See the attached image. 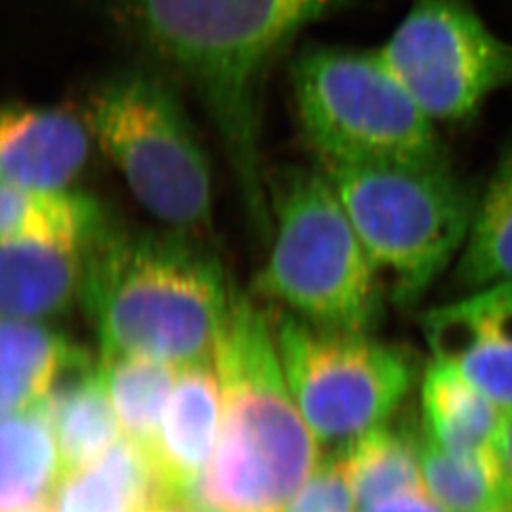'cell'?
<instances>
[{
    "instance_id": "obj_2",
    "label": "cell",
    "mask_w": 512,
    "mask_h": 512,
    "mask_svg": "<svg viewBox=\"0 0 512 512\" xmlns=\"http://www.w3.org/2000/svg\"><path fill=\"white\" fill-rule=\"evenodd\" d=\"M232 294L218 257L193 234L108 224L85 252L80 297L102 357L208 362Z\"/></svg>"
},
{
    "instance_id": "obj_28",
    "label": "cell",
    "mask_w": 512,
    "mask_h": 512,
    "mask_svg": "<svg viewBox=\"0 0 512 512\" xmlns=\"http://www.w3.org/2000/svg\"><path fill=\"white\" fill-rule=\"evenodd\" d=\"M489 512H512V504H509V506H504V508L494 509V511Z\"/></svg>"
},
{
    "instance_id": "obj_19",
    "label": "cell",
    "mask_w": 512,
    "mask_h": 512,
    "mask_svg": "<svg viewBox=\"0 0 512 512\" xmlns=\"http://www.w3.org/2000/svg\"><path fill=\"white\" fill-rule=\"evenodd\" d=\"M0 408L4 416L34 410L83 350L35 320L4 319L0 327Z\"/></svg>"
},
{
    "instance_id": "obj_27",
    "label": "cell",
    "mask_w": 512,
    "mask_h": 512,
    "mask_svg": "<svg viewBox=\"0 0 512 512\" xmlns=\"http://www.w3.org/2000/svg\"><path fill=\"white\" fill-rule=\"evenodd\" d=\"M499 455H501V459H503L504 469H506V474H508L509 484H511L512 489V411L511 415H509L508 426H506V431H504L503 443H501Z\"/></svg>"
},
{
    "instance_id": "obj_13",
    "label": "cell",
    "mask_w": 512,
    "mask_h": 512,
    "mask_svg": "<svg viewBox=\"0 0 512 512\" xmlns=\"http://www.w3.org/2000/svg\"><path fill=\"white\" fill-rule=\"evenodd\" d=\"M42 406L54 431L63 474L87 468L118 441L120 421L100 363L95 365L87 352L65 368Z\"/></svg>"
},
{
    "instance_id": "obj_20",
    "label": "cell",
    "mask_w": 512,
    "mask_h": 512,
    "mask_svg": "<svg viewBox=\"0 0 512 512\" xmlns=\"http://www.w3.org/2000/svg\"><path fill=\"white\" fill-rule=\"evenodd\" d=\"M455 281L464 292L512 281V145L478 198Z\"/></svg>"
},
{
    "instance_id": "obj_15",
    "label": "cell",
    "mask_w": 512,
    "mask_h": 512,
    "mask_svg": "<svg viewBox=\"0 0 512 512\" xmlns=\"http://www.w3.org/2000/svg\"><path fill=\"white\" fill-rule=\"evenodd\" d=\"M85 252L37 241H2L0 309L4 319L62 314L82 289Z\"/></svg>"
},
{
    "instance_id": "obj_22",
    "label": "cell",
    "mask_w": 512,
    "mask_h": 512,
    "mask_svg": "<svg viewBox=\"0 0 512 512\" xmlns=\"http://www.w3.org/2000/svg\"><path fill=\"white\" fill-rule=\"evenodd\" d=\"M100 370L126 440L151 453L178 380V365L136 355H112L102 357Z\"/></svg>"
},
{
    "instance_id": "obj_6",
    "label": "cell",
    "mask_w": 512,
    "mask_h": 512,
    "mask_svg": "<svg viewBox=\"0 0 512 512\" xmlns=\"http://www.w3.org/2000/svg\"><path fill=\"white\" fill-rule=\"evenodd\" d=\"M88 130L141 206L173 231L211 224V174L183 108L160 77L133 68L93 92Z\"/></svg>"
},
{
    "instance_id": "obj_17",
    "label": "cell",
    "mask_w": 512,
    "mask_h": 512,
    "mask_svg": "<svg viewBox=\"0 0 512 512\" xmlns=\"http://www.w3.org/2000/svg\"><path fill=\"white\" fill-rule=\"evenodd\" d=\"M165 493L150 453L125 438L87 468L63 474L55 512H141Z\"/></svg>"
},
{
    "instance_id": "obj_21",
    "label": "cell",
    "mask_w": 512,
    "mask_h": 512,
    "mask_svg": "<svg viewBox=\"0 0 512 512\" xmlns=\"http://www.w3.org/2000/svg\"><path fill=\"white\" fill-rule=\"evenodd\" d=\"M340 450L358 512L400 494L426 491L420 441L405 431L385 423Z\"/></svg>"
},
{
    "instance_id": "obj_14",
    "label": "cell",
    "mask_w": 512,
    "mask_h": 512,
    "mask_svg": "<svg viewBox=\"0 0 512 512\" xmlns=\"http://www.w3.org/2000/svg\"><path fill=\"white\" fill-rule=\"evenodd\" d=\"M423 436L451 453H498L509 411L455 368L433 360L421 383Z\"/></svg>"
},
{
    "instance_id": "obj_26",
    "label": "cell",
    "mask_w": 512,
    "mask_h": 512,
    "mask_svg": "<svg viewBox=\"0 0 512 512\" xmlns=\"http://www.w3.org/2000/svg\"><path fill=\"white\" fill-rule=\"evenodd\" d=\"M141 512H198L181 494L165 493Z\"/></svg>"
},
{
    "instance_id": "obj_18",
    "label": "cell",
    "mask_w": 512,
    "mask_h": 512,
    "mask_svg": "<svg viewBox=\"0 0 512 512\" xmlns=\"http://www.w3.org/2000/svg\"><path fill=\"white\" fill-rule=\"evenodd\" d=\"M95 199L70 189H34L2 183V241H37L87 252L107 228Z\"/></svg>"
},
{
    "instance_id": "obj_1",
    "label": "cell",
    "mask_w": 512,
    "mask_h": 512,
    "mask_svg": "<svg viewBox=\"0 0 512 512\" xmlns=\"http://www.w3.org/2000/svg\"><path fill=\"white\" fill-rule=\"evenodd\" d=\"M343 0H107L131 34L199 93L252 223L271 231L261 87L282 45Z\"/></svg>"
},
{
    "instance_id": "obj_12",
    "label": "cell",
    "mask_w": 512,
    "mask_h": 512,
    "mask_svg": "<svg viewBox=\"0 0 512 512\" xmlns=\"http://www.w3.org/2000/svg\"><path fill=\"white\" fill-rule=\"evenodd\" d=\"M223 421V387L208 362L179 367L160 436L150 455L161 481L186 496L208 466Z\"/></svg>"
},
{
    "instance_id": "obj_8",
    "label": "cell",
    "mask_w": 512,
    "mask_h": 512,
    "mask_svg": "<svg viewBox=\"0 0 512 512\" xmlns=\"http://www.w3.org/2000/svg\"><path fill=\"white\" fill-rule=\"evenodd\" d=\"M274 337L295 405L322 445L342 448L385 425L410 392L408 358L365 334L284 312Z\"/></svg>"
},
{
    "instance_id": "obj_23",
    "label": "cell",
    "mask_w": 512,
    "mask_h": 512,
    "mask_svg": "<svg viewBox=\"0 0 512 512\" xmlns=\"http://www.w3.org/2000/svg\"><path fill=\"white\" fill-rule=\"evenodd\" d=\"M426 493L446 512H489L512 504V489L498 453H451L420 440Z\"/></svg>"
},
{
    "instance_id": "obj_7",
    "label": "cell",
    "mask_w": 512,
    "mask_h": 512,
    "mask_svg": "<svg viewBox=\"0 0 512 512\" xmlns=\"http://www.w3.org/2000/svg\"><path fill=\"white\" fill-rule=\"evenodd\" d=\"M292 83L302 130L322 166L441 156L433 120L378 52L305 50Z\"/></svg>"
},
{
    "instance_id": "obj_11",
    "label": "cell",
    "mask_w": 512,
    "mask_h": 512,
    "mask_svg": "<svg viewBox=\"0 0 512 512\" xmlns=\"http://www.w3.org/2000/svg\"><path fill=\"white\" fill-rule=\"evenodd\" d=\"M88 125L58 108L7 107L0 126L2 183L65 189L87 163Z\"/></svg>"
},
{
    "instance_id": "obj_3",
    "label": "cell",
    "mask_w": 512,
    "mask_h": 512,
    "mask_svg": "<svg viewBox=\"0 0 512 512\" xmlns=\"http://www.w3.org/2000/svg\"><path fill=\"white\" fill-rule=\"evenodd\" d=\"M223 421L213 458L184 496L198 512H284L319 464L266 315L234 290L214 347Z\"/></svg>"
},
{
    "instance_id": "obj_5",
    "label": "cell",
    "mask_w": 512,
    "mask_h": 512,
    "mask_svg": "<svg viewBox=\"0 0 512 512\" xmlns=\"http://www.w3.org/2000/svg\"><path fill=\"white\" fill-rule=\"evenodd\" d=\"M322 168L393 299L415 304L463 251L479 196L441 156Z\"/></svg>"
},
{
    "instance_id": "obj_16",
    "label": "cell",
    "mask_w": 512,
    "mask_h": 512,
    "mask_svg": "<svg viewBox=\"0 0 512 512\" xmlns=\"http://www.w3.org/2000/svg\"><path fill=\"white\" fill-rule=\"evenodd\" d=\"M0 455V512H55L63 471L44 406L4 416Z\"/></svg>"
},
{
    "instance_id": "obj_25",
    "label": "cell",
    "mask_w": 512,
    "mask_h": 512,
    "mask_svg": "<svg viewBox=\"0 0 512 512\" xmlns=\"http://www.w3.org/2000/svg\"><path fill=\"white\" fill-rule=\"evenodd\" d=\"M362 512H446L426 491L400 494Z\"/></svg>"
},
{
    "instance_id": "obj_10",
    "label": "cell",
    "mask_w": 512,
    "mask_h": 512,
    "mask_svg": "<svg viewBox=\"0 0 512 512\" xmlns=\"http://www.w3.org/2000/svg\"><path fill=\"white\" fill-rule=\"evenodd\" d=\"M421 329L433 360L455 368L512 411V281L428 310Z\"/></svg>"
},
{
    "instance_id": "obj_9",
    "label": "cell",
    "mask_w": 512,
    "mask_h": 512,
    "mask_svg": "<svg viewBox=\"0 0 512 512\" xmlns=\"http://www.w3.org/2000/svg\"><path fill=\"white\" fill-rule=\"evenodd\" d=\"M378 55L433 121H461L512 83V45L466 0H415Z\"/></svg>"
},
{
    "instance_id": "obj_24",
    "label": "cell",
    "mask_w": 512,
    "mask_h": 512,
    "mask_svg": "<svg viewBox=\"0 0 512 512\" xmlns=\"http://www.w3.org/2000/svg\"><path fill=\"white\" fill-rule=\"evenodd\" d=\"M284 512H358L340 448L320 459Z\"/></svg>"
},
{
    "instance_id": "obj_4",
    "label": "cell",
    "mask_w": 512,
    "mask_h": 512,
    "mask_svg": "<svg viewBox=\"0 0 512 512\" xmlns=\"http://www.w3.org/2000/svg\"><path fill=\"white\" fill-rule=\"evenodd\" d=\"M269 206L271 251L257 292L324 329L367 334L382 309V276L327 174L277 171Z\"/></svg>"
}]
</instances>
